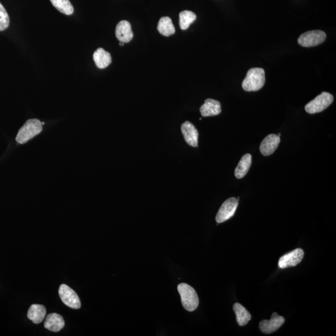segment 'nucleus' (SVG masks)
<instances>
[{
	"label": "nucleus",
	"instance_id": "1",
	"mask_svg": "<svg viewBox=\"0 0 336 336\" xmlns=\"http://www.w3.org/2000/svg\"><path fill=\"white\" fill-rule=\"evenodd\" d=\"M265 71L261 68H252L248 71L242 82L243 89L247 92L258 91L265 83Z\"/></svg>",
	"mask_w": 336,
	"mask_h": 336
},
{
	"label": "nucleus",
	"instance_id": "2",
	"mask_svg": "<svg viewBox=\"0 0 336 336\" xmlns=\"http://www.w3.org/2000/svg\"><path fill=\"white\" fill-rule=\"evenodd\" d=\"M42 130V123L37 119H30L19 130L16 140L20 144L28 142Z\"/></svg>",
	"mask_w": 336,
	"mask_h": 336
},
{
	"label": "nucleus",
	"instance_id": "3",
	"mask_svg": "<svg viewBox=\"0 0 336 336\" xmlns=\"http://www.w3.org/2000/svg\"><path fill=\"white\" fill-rule=\"evenodd\" d=\"M178 290L181 298L183 307L188 311L196 310L198 307L199 300L196 290L186 284L178 285Z\"/></svg>",
	"mask_w": 336,
	"mask_h": 336
},
{
	"label": "nucleus",
	"instance_id": "4",
	"mask_svg": "<svg viewBox=\"0 0 336 336\" xmlns=\"http://www.w3.org/2000/svg\"><path fill=\"white\" fill-rule=\"evenodd\" d=\"M333 100L334 97L330 93L322 92L305 106V110L310 114L319 113L326 109Z\"/></svg>",
	"mask_w": 336,
	"mask_h": 336
},
{
	"label": "nucleus",
	"instance_id": "5",
	"mask_svg": "<svg viewBox=\"0 0 336 336\" xmlns=\"http://www.w3.org/2000/svg\"><path fill=\"white\" fill-rule=\"evenodd\" d=\"M326 34L320 30L310 31L301 34L298 42L301 46L309 47L318 46L325 41Z\"/></svg>",
	"mask_w": 336,
	"mask_h": 336
},
{
	"label": "nucleus",
	"instance_id": "6",
	"mask_svg": "<svg viewBox=\"0 0 336 336\" xmlns=\"http://www.w3.org/2000/svg\"><path fill=\"white\" fill-rule=\"evenodd\" d=\"M238 204L239 199L235 197H231L224 202L216 215L217 222L220 223L230 219L235 214Z\"/></svg>",
	"mask_w": 336,
	"mask_h": 336
},
{
	"label": "nucleus",
	"instance_id": "7",
	"mask_svg": "<svg viewBox=\"0 0 336 336\" xmlns=\"http://www.w3.org/2000/svg\"><path fill=\"white\" fill-rule=\"evenodd\" d=\"M59 294L61 300L68 307L75 309L81 308V303L78 295L68 285H61L59 290Z\"/></svg>",
	"mask_w": 336,
	"mask_h": 336
},
{
	"label": "nucleus",
	"instance_id": "8",
	"mask_svg": "<svg viewBox=\"0 0 336 336\" xmlns=\"http://www.w3.org/2000/svg\"><path fill=\"white\" fill-rule=\"evenodd\" d=\"M305 253L301 249H297L287 253L279 258L278 266L284 269L290 266H297L302 261Z\"/></svg>",
	"mask_w": 336,
	"mask_h": 336
},
{
	"label": "nucleus",
	"instance_id": "9",
	"mask_svg": "<svg viewBox=\"0 0 336 336\" xmlns=\"http://www.w3.org/2000/svg\"><path fill=\"white\" fill-rule=\"evenodd\" d=\"M285 321L284 317L279 316L276 313H273L270 320H263L260 322V329L261 331L265 334H271L278 330L284 324Z\"/></svg>",
	"mask_w": 336,
	"mask_h": 336
},
{
	"label": "nucleus",
	"instance_id": "10",
	"mask_svg": "<svg viewBox=\"0 0 336 336\" xmlns=\"http://www.w3.org/2000/svg\"><path fill=\"white\" fill-rule=\"evenodd\" d=\"M181 131L186 143L193 147H197L199 133L194 125L191 122H185L181 126Z\"/></svg>",
	"mask_w": 336,
	"mask_h": 336
},
{
	"label": "nucleus",
	"instance_id": "11",
	"mask_svg": "<svg viewBox=\"0 0 336 336\" xmlns=\"http://www.w3.org/2000/svg\"><path fill=\"white\" fill-rule=\"evenodd\" d=\"M280 143V137L275 134L269 135L261 142L260 147L261 153L269 156L275 151Z\"/></svg>",
	"mask_w": 336,
	"mask_h": 336
},
{
	"label": "nucleus",
	"instance_id": "12",
	"mask_svg": "<svg viewBox=\"0 0 336 336\" xmlns=\"http://www.w3.org/2000/svg\"><path fill=\"white\" fill-rule=\"evenodd\" d=\"M116 35L120 42L127 43L132 41L133 33L129 21L123 20L118 23L116 29Z\"/></svg>",
	"mask_w": 336,
	"mask_h": 336
},
{
	"label": "nucleus",
	"instance_id": "13",
	"mask_svg": "<svg viewBox=\"0 0 336 336\" xmlns=\"http://www.w3.org/2000/svg\"><path fill=\"white\" fill-rule=\"evenodd\" d=\"M220 103L217 100L207 98L200 108V111L202 117H211L217 116L221 113Z\"/></svg>",
	"mask_w": 336,
	"mask_h": 336
},
{
	"label": "nucleus",
	"instance_id": "14",
	"mask_svg": "<svg viewBox=\"0 0 336 336\" xmlns=\"http://www.w3.org/2000/svg\"><path fill=\"white\" fill-rule=\"evenodd\" d=\"M65 322L63 316L57 313H51L46 317L44 327L52 332H58L65 327Z\"/></svg>",
	"mask_w": 336,
	"mask_h": 336
},
{
	"label": "nucleus",
	"instance_id": "15",
	"mask_svg": "<svg viewBox=\"0 0 336 336\" xmlns=\"http://www.w3.org/2000/svg\"><path fill=\"white\" fill-rule=\"evenodd\" d=\"M93 61L95 65L99 69H105L110 65L111 57L110 53L105 51L103 48H98L93 53Z\"/></svg>",
	"mask_w": 336,
	"mask_h": 336
},
{
	"label": "nucleus",
	"instance_id": "16",
	"mask_svg": "<svg viewBox=\"0 0 336 336\" xmlns=\"http://www.w3.org/2000/svg\"><path fill=\"white\" fill-rule=\"evenodd\" d=\"M46 314V309L44 306L33 305L29 308L27 316L34 324H39L43 321Z\"/></svg>",
	"mask_w": 336,
	"mask_h": 336
},
{
	"label": "nucleus",
	"instance_id": "17",
	"mask_svg": "<svg viewBox=\"0 0 336 336\" xmlns=\"http://www.w3.org/2000/svg\"><path fill=\"white\" fill-rule=\"evenodd\" d=\"M252 164V155L250 154H245L239 161L238 166L235 170V176L237 179H242L247 174Z\"/></svg>",
	"mask_w": 336,
	"mask_h": 336
},
{
	"label": "nucleus",
	"instance_id": "18",
	"mask_svg": "<svg viewBox=\"0 0 336 336\" xmlns=\"http://www.w3.org/2000/svg\"><path fill=\"white\" fill-rule=\"evenodd\" d=\"M233 308L239 326H244L248 324L251 319L249 312L240 303H235Z\"/></svg>",
	"mask_w": 336,
	"mask_h": 336
},
{
	"label": "nucleus",
	"instance_id": "19",
	"mask_svg": "<svg viewBox=\"0 0 336 336\" xmlns=\"http://www.w3.org/2000/svg\"><path fill=\"white\" fill-rule=\"evenodd\" d=\"M158 29L159 33L164 36H170L175 33V28L173 25L172 19L165 17L160 19L158 24Z\"/></svg>",
	"mask_w": 336,
	"mask_h": 336
},
{
	"label": "nucleus",
	"instance_id": "20",
	"mask_svg": "<svg viewBox=\"0 0 336 336\" xmlns=\"http://www.w3.org/2000/svg\"><path fill=\"white\" fill-rule=\"evenodd\" d=\"M196 20L195 13L191 11H183L180 13V25L181 29L186 30L194 21Z\"/></svg>",
	"mask_w": 336,
	"mask_h": 336
},
{
	"label": "nucleus",
	"instance_id": "21",
	"mask_svg": "<svg viewBox=\"0 0 336 336\" xmlns=\"http://www.w3.org/2000/svg\"><path fill=\"white\" fill-rule=\"evenodd\" d=\"M56 9L66 15H71L74 13V7L69 0H50Z\"/></svg>",
	"mask_w": 336,
	"mask_h": 336
},
{
	"label": "nucleus",
	"instance_id": "22",
	"mask_svg": "<svg viewBox=\"0 0 336 336\" xmlns=\"http://www.w3.org/2000/svg\"><path fill=\"white\" fill-rule=\"evenodd\" d=\"M10 18L9 14L0 3V31H4L9 27Z\"/></svg>",
	"mask_w": 336,
	"mask_h": 336
},
{
	"label": "nucleus",
	"instance_id": "23",
	"mask_svg": "<svg viewBox=\"0 0 336 336\" xmlns=\"http://www.w3.org/2000/svg\"><path fill=\"white\" fill-rule=\"evenodd\" d=\"M120 46H124V42H120Z\"/></svg>",
	"mask_w": 336,
	"mask_h": 336
}]
</instances>
